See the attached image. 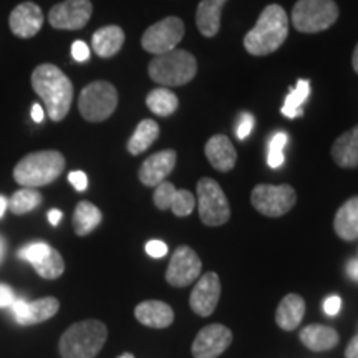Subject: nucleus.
Listing matches in <instances>:
<instances>
[{"label": "nucleus", "instance_id": "nucleus-1", "mask_svg": "<svg viewBox=\"0 0 358 358\" xmlns=\"http://www.w3.org/2000/svg\"><path fill=\"white\" fill-rule=\"evenodd\" d=\"M32 87L42 98L50 120L62 122L69 115L73 101V85L57 65H38L32 73Z\"/></svg>", "mask_w": 358, "mask_h": 358}, {"label": "nucleus", "instance_id": "nucleus-2", "mask_svg": "<svg viewBox=\"0 0 358 358\" xmlns=\"http://www.w3.org/2000/svg\"><path fill=\"white\" fill-rule=\"evenodd\" d=\"M289 35L287 12L277 3L264 8L261 17L244 37V48L250 55L266 57L279 50Z\"/></svg>", "mask_w": 358, "mask_h": 358}, {"label": "nucleus", "instance_id": "nucleus-3", "mask_svg": "<svg viewBox=\"0 0 358 358\" xmlns=\"http://www.w3.org/2000/svg\"><path fill=\"white\" fill-rule=\"evenodd\" d=\"M108 338V329L100 320L77 322L66 329L62 335L60 348L62 358H95Z\"/></svg>", "mask_w": 358, "mask_h": 358}, {"label": "nucleus", "instance_id": "nucleus-4", "mask_svg": "<svg viewBox=\"0 0 358 358\" xmlns=\"http://www.w3.org/2000/svg\"><path fill=\"white\" fill-rule=\"evenodd\" d=\"M65 158L58 151H37L22 158L13 168V178L20 186H47L64 173Z\"/></svg>", "mask_w": 358, "mask_h": 358}, {"label": "nucleus", "instance_id": "nucleus-5", "mask_svg": "<svg viewBox=\"0 0 358 358\" xmlns=\"http://www.w3.org/2000/svg\"><path fill=\"white\" fill-rule=\"evenodd\" d=\"M198 73V62L187 50H174L156 55L148 65V75L163 87H182Z\"/></svg>", "mask_w": 358, "mask_h": 358}, {"label": "nucleus", "instance_id": "nucleus-6", "mask_svg": "<svg viewBox=\"0 0 358 358\" xmlns=\"http://www.w3.org/2000/svg\"><path fill=\"white\" fill-rule=\"evenodd\" d=\"M338 20L334 0H299L292 8V24L302 34H319Z\"/></svg>", "mask_w": 358, "mask_h": 358}, {"label": "nucleus", "instance_id": "nucleus-7", "mask_svg": "<svg viewBox=\"0 0 358 358\" xmlns=\"http://www.w3.org/2000/svg\"><path fill=\"white\" fill-rule=\"evenodd\" d=\"M118 106V92L110 82L98 80L87 85L80 93V115L90 123L105 122Z\"/></svg>", "mask_w": 358, "mask_h": 358}, {"label": "nucleus", "instance_id": "nucleus-8", "mask_svg": "<svg viewBox=\"0 0 358 358\" xmlns=\"http://www.w3.org/2000/svg\"><path fill=\"white\" fill-rule=\"evenodd\" d=\"M196 204L199 209V217L206 226L216 227L229 221V201L224 194L219 182L211 178H203L198 182V198Z\"/></svg>", "mask_w": 358, "mask_h": 358}, {"label": "nucleus", "instance_id": "nucleus-9", "mask_svg": "<svg viewBox=\"0 0 358 358\" xmlns=\"http://www.w3.org/2000/svg\"><path fill=\"white\" fill-rule=\"evenodd\" d=\"M250 203L264 216L280 217L294 208L297 203V194L289 185H259L252 189Z\"/></svg>", "mask_w": 358, "mask_h": 358}, {"label": "nucleus", "instance_id": "nucleus-10", "mask_svg": "<svg viewBox=\"0 0 358 358\" xmlns=\"http://www.w3.org/2000/svg\"><path fill=\"white\" fill-rule=\"evenodd\" d=\"M185 22L181 19L166 17V19L156 22L143 34L141 47L153 55L171 52L185 37Z\"/></svg>", "mask_w": 358, "mask_h": 358}, {"label": "nucleus", "instance_id": "nucleus-11", "mask_svg": "<svg viewBox=\"0 0 358 358\" xmlns=\"http://www.w3.org/2000/svg\"><path fill=\"white\" fill-rule=\"evenodd\" d=\"M203 264L198 254L187 245H179L174 250L166 271V280L173 287H187L199 279Z\"/></svg>", "mask_w": 358, "mask_h": 358}, {"label": "nucleus", "instance_id": "nucleus-12", "mask_svg": "<svg viewBox=\"0 0 358 358\" xmlns=\"http://www.w3.org/2000/svg\"><path fill=\"white\" fill-rule=\"evenodd\" d=\"M93 6L90 0H65L48 12V22L58 30H80L92 19Z\"/></svg>", "mask_w": 358, "mask_h": 358}, {"label": "nucleus", "instance_id": "nucleus-13", "mask_svg": "<svg viewBox=\"0 0 358 358\" xmlns=\"http://www.w3.org/2000/svg\"><path fill=\"white\" fill-rule=\"evenodd\" d=\"M232 332L221 324H213L199 330L198 337L192 342L194 358H217L229 348Z\"/></svg>", "mask_w": 358, "mask_h": 358}, {"label": "nucleus", "instance_id": "nucleus-14", "mask_svg": "<svg viewBox=\"0 0 358 358\" xmlns=\"http://www.w3.org/2000/svg\"><path fill=\"white\" fill-rule=\"evenodd\" d=\"M219 297H221V280H219V275L214 274V272H208V274L198 279V284L192 289L189 306L192 312L198 313V315L209 317L216 310Z\"/></svg>", "mask_w": 358, "mask_h": 358}, {"label": "nucleus", "instance_id": "nucleus-15", "mask_svg": "<svg viewBox=\"0 0 358 358\" xmlns=\"http://www.w3.org/2000/svg\"><path fill=\"white\" fill-rule=\"evenodd\" d=\"M8 25H10L12 34L19 38H32L43 25L42 8L34 2L20 3L12 10Z\"/></svg>", "mask_w": 358, "mask_h": 358}, {"label": "nucleus", "instance_id": "nucleus-16", "mask_svg": "<svg viewBox=\"0 0 358 358\" xmlns=\"http://www.w3.org/2000/svg\"><path fill=\"white\" fill-rule=\"evenodd\" d=\"M178 155L174 150H164L159 153L151 155L150 158L143 161L138 178L145 186H158L164 181V178L176 166Z\"/></svg>", "mask_w": 358, "mask_h": 358}, {"label": "nucleus", "instance_id": "nucleus-17", "mask_svg": "<svg viewBox=\"0 0 358 358\" xmlns=\"http://www.w3.org/2000/svg\"><path fill=\"white\" fill-rule=\"evenodd\" d=\"M206 156L214 169L221 173L231 171L236 166L237 151L231 140L224 134H216L211 140L206 143Z\"/></svg>", "mask_w": 358, "mask_h": 358}, {"label": "nucleus", "instance_id": "nucleus-18", "mask_svg": "<svg viewBox=\"0 0 358 358\" xmlns=\"http://www.w3.org/2000/svg\"><path fill=\"white\" fill-rule=\"evenodd\" d=\"M134 317L140 324L151 329H166L174 322V312L166 302L146 301L138 303L134 308Z\"/></svg>", "mask_w": 358, "mask_h": 358}, {"label": "nucleus", "instance_id": "nucleus-19", "mask_svg": "<svg viewBox=\"0 0 358 358\" xmlns=\"http://www.w3.org/2000/svg\"><path fill=\"white\" fill-rule=\"evenodd\" d=\"M227 0H201L196 12V25L204 37H216L221 29V13Z\"/></svg>", "mask_w": 358, "mask_h": 358}, {"label": "nucleus", "instance_id": "nucleus-20", "mask_svg": "<svg viewBox=\"0 0 358 358\" xmlns=\"http://www.w3.org/2000/svg\"><path fill=\"white\" fill-rule=\"evenodd\" d=\"M306 313V301L297 294H289L282 299L275 312V322L282 330H295Z\"/></svg>", "mask_w": 358, "mask_h": 358}, {"label": "nucleus", "instance_id": "nucleus-21", "mask_svg": "<svg viewBox=\"0 0 358 358\" xmlns=\"http://www.w3.org/2000/svg\"><path fill=\"white\" fill-rule=\"evenodd\" d=\"M332 158L340 168L358 166V124L334 141Z\"/></svg>", "mask_w": 358, "mask_h": 358}, {"label": "nucleus", "instance_id": "nucleus-22", "mask_svg": "<svg viewBox=\"0 0 358 358\" xmlns=\"http://www.w3.org/2000/svg\"><path fill=\"white\" fill-rule=\"evenodd\" d=\"M124 43V32L118 25H106L98 29L93 34L92 47L93 52L101 58L115 57L116 53L122 50Z\"/></svg>", "mask_w": 358, "mask_h": 358}, {"label": "nucleus", "instance_id": "nucleus-23", "mask_svg": "<svg viewBox=\"0 0 358 358\" xmlns=\"http://www.w3.org/2000/svg\"><path fill=\"white\" fill-rule=\"evenodd\" d=\"M334 229L343 241L358 239V196L342 204L334 219Z\"/></svg>", "mask_w": 358, "mask_h": 358}, {"label": "nucleus", "instance_id": "nucleus-24", "mask_svg": "<svg viewBox=\"0 0 358 358\" xmlns=\"http://www.w3.org/2000/svg\"><path fill=\"white\" fill-rule=\"evenodd\" d=\"M338 334L332 327L325 325H308L301 332V342L308 350L325 352L334 348L338 343Z\"/></svg>", "mask_w": 358, "mask_h": 358}, {"label": "nucleus", "instance_id": "nucleus-25", "mask_svg": "<svg viewBox=\"0 0 358 358\" xmlns=\"http://www.w3.org/2000/svg\"><path fill=\"white\" fill-rule=\"evenodd\" d=\"M101 211L95 204L82 201L77 204L73 213V229L77 236H88L100 226L101 222Z\"/></svg>", "mask_w": 358, "mask_h": 358}, {"label": "nucleus", "instance_id": "nucleus-26", "mask_svg": "<svg viewBox=\"0 0 358 358\" xmlns=\"http://www.w3.org/2000/svg\"><path fill=\"white\" fill-rule=\"evenodd\" d=\"M159 136V124L155 120H143L128 141V151L133 156L145 153Z\"/></svg>", "mask_w": 358, "mask_h": 358}, {"label": "nucleus", "instance_id": "nucleus-27", "mask_svg": "<svg viewBox=\"0 0 358 358\" xmlns=\"http://www.w3.org/2000/svg\"><path fill=\"white\" fill-rule=\"evenodd\" d=\"M58 310H60V302L55 297H43L38 299V301L29 302L27 313L24 319L20 320V325L42 324V322H47L53 315H57Z\"/></svg>", "mask_w": 358, "mask_h": 358}, {"label": "nucleus", "instance_id": "nucleus-28", "mask_svg": "<svg viewBox=\"0 0 358 358\" xmlns=\"http://www.w3.org/2000/svg\"><path fill=\"white\" fill-rule=\"evenodd\" d=\"M146 106L153 111L155 115L163 116H171L174 111L178 110L179 106V100L178 96L174 95L171 90L168 88H155L151 90L150 95L146 96Z\"/></svg>", "mask_w": 358, "mask_h": 358}, {"label": "nucleus", "instance_id": "nucleus-29", "mask_svg": "<svg viewBox=\"0 0 358 358\" xmlns=\"http://www.w3.org/2000/svg\"><path fill=\"white\" fill-rule=\"evenodd\" d=\"M310 95V83L307 80H299L297 87L290 88V93L285 98L284 106L280 108V113L285 115L287 118H297L303 115L302 105Z\"/></svg>", "mask_w": 358, "mask_h": 358}, {"label": "nucleus", "instance_id": "nucleus-30", "mask_svg": "<svg viewBox=\"0 0 358 358\" xmlns=\"http://www.w3.org/2000/svg\"><path fill=\"white\" fill-rule=\"evenodd\" d=\"M42 194L35 189V187H22L17 192H13V196L8 199V209L13 214H27L34 211L35 208H38L42 204Z\"/></svg>", "mask_w": 358, "mask_h": 358}, {"label": "nucleus", "instance_id": "nucleus-31", "mask_svg": "<svg viewBox=\"0 0 358 358\" xmlns=\"http://www.w3.org/2000/svg\"><path fill=\"white\" fill-rule=\"evenodd\" d=\"M35 272L43 279H58L65 271L64 257L57 249H50L38 262L34 264Z\"/></svg>", "mask_w": 358, "mask_h": 358}, {"label": "nucleus", "instance_id": "nucleus-32", "mask_svg": "<svg viewBox=\"0 0 358 358\" xmlns=\"http://www.w3.org/2000/svg\"><path fill=\"white\" fill-rule=\"evenodd\" d=\"M289 143L287 133L279 131L272 136L271 143H268V155L267 163L271 168H280L284 164V148Z\"/></svg>", "mask_w": 358, "mask_h": 358}, {"label": "nucleus", "instance_id": "nucleus-33", "mask_svg": "<svg viewBox=\"0 0 358 358\" xmlns=\"http://www.w3.org/2000/svg\"><path fill=\"white\" fill-rule=\"evenodd\" d=\"M196 208V198L191 194L189 191L186 189H176V194H174L173 203H171V211L174 216L178 217H186L194 211Z\"/></svg>", "mask_w": 358, "mask_h": 358}, {"label": "nucleus", "instance_id": "nucleus-34", "mask_svg": "<svg viewBox=\"0 0 358 358\" xmlns=\"http://www.w3.org/2000/svg\"><path fill=\"white\" fill-rule=\"evenodd\" d=\"M174 194H176V187H174L173 182H168V181L159 182V185L156 186L155 194H153L156 208L161 209V211H166V209L171 208Z\"/></svg>", "mask_w": 358, "mask_h": 358}, {"label": "nucleus", "instance_id": "nucleus-35", "mask_svg": "<svg viewBox=\"0 0 358 358\" xmlns=\"http://www.w3.org/2000/svg\"><path fill=\"white\" fill-rule=\"evenodd\" d=\"M50 249L52 245H48L47 243H30L29 245H25V248L20 249L19 257L34 266V264L38 262Z\"/></svg>", "mask_w": 358, "mask_h": 358}, {"label": "nucleus", "instance_id": "nucleus-36", "mask_svg": "<svg viewBox=\"0 0 358 358\" xmlns=\"http://www.w3.org/2000/svg\"><path fill=\"white\" fill-rule=\"evenodd\" d=\"M254 128V116L250 113H244L241 116V122H239V127H237V138L239 140H245V138L249 136L250 131H252Z\"/></svg>", "mask_w": 358, "mask_h": 358}, {"label": "nucleus", "instance_id": "nucleus-37", "mask_svg": "<svg viewBox=\"0 0 358 358\" xmlns=\"http://www.w3.org/2000/svg\"><path fill=\"white\" fill-rule=\"evenodd\" d=\"M146 252L148 256L155 257V259H161L168 254V245L163 243V241H150L146 244Z\"/></svg>", "mask_w": 358, "mask_h": 358}, {"label": "nucleus", "instance_id": "nucleus-38", "mask_svg": "<svg viewBox=\"0 0 358 358\" xmlns=\"http://www.w3.org/2000/svg\"><path fill=\"white\" fill-rule=\"evenodd\" d=\"M71 57L77 62H87L90 58L88 45L82 42V40H77V42L71 45Z\"/></svg>", "mask_w": 358, "mask_h": 358}, {"label": "nucleus", "instance_id": "nucleus-39", "mask_svg": "<svg viewBox=\"0 0 358 358\" xmlns=\"http://www.w3.org/2000/svg\"><path fill=\"white\" fill-rule=\"evenodd\" d=\"M69 181L73 185V187L77 191H85L88 186V178L83 171H71L69 174Z\"/></svg>", "mask_w": 358, "mask_h": 358}, {"label": "nucleus", "instance_id": "nucleus-40", "mask_svg": "<svg viewBox=\"0 0 358 358\" xmlns=\"http://www.w3.org/2000/svg\"><path fill=\"white\" fill-rule=\"evenodd\" d=\"M15 299V294H13V290L8 285L0 284V307H12Z\"/></svg>", "mask_w": 358, "mask_h": 358}, {"label": "nucleus", "instance_id": "nucleus-41", "mask_svg": "<svg viewBox=\"0 0 358 358\" xmlns=\"http://www.w3.org/2000/svg\"><path fill=\"white\" fill-rule=\"evenodd\" d=\"M340 306H342V301H340V297H337V295H332V297H329L324 302V310H325L327 315L334 317V315H337V313H338Z\"/></svg>", "mask_w": 358, "mask_h": 358}, {"label": "nucleus", "instance_id": "nucleus-42", "mask_svg": "<svg viewBox=\"0 0 358 358\" xmlns=\"http://www.w3.org/2000/svg\"><path fill=\"white\" fill-rule=\"evenodd\" d=\"M345 358H358V335L352 338L345 350Z\"/></svg>", "mask_w": 358, "mask_h": 358}, {"label": "nucleus", "instance_id": "nucleus-43", "mask_svg": "<svg viewBox=\"0 0 358 358\" xmlns=\"http://www.w3.org/2000/svg\"><path fill=\"white\" fill-rule=\"evenodd\" d=\"M347 274L352 280L358 282V261L357 259H352V261L347 264Z\"/></svg>", "mask_w": 358, "mask_h": 358}, {"label": "nucleus", "instance_id": "nucleus-44", "mask_svg": "<svg viewBox=\"0 0 358 358\" xmlns=\"http://www.w3.org/2000/svg\"><path fill=\"white\" fill-rule=\"evenodd\" d=\"M32 118H34L35 123H42L43 122V108H42V105H38V103H34Z\"/></svg>", "mask_w": 358, "mask_h": 358}, {"label": "nucleus", "instance_id": "nucleus-45", "mask_svg": "<svg viewBox=\"0 0 358 358\" xmlns=\"http://www.w3.org/2000/svg\"><path fill=\"white\" fill-rule=\"evenodd\" d=\"M62 214L60 209H52V211H48V221H50L52 226H58V222L62 221Z\"/></svg>", "mask_w": 358, "mask_h": 358}, {"label": "nucleus", "instance_id": "nucleus-46", "mask_svg": "<svg viewBox=\"0 0 358 358\" xmlns=\"http://www.w3.org/2000/svg\"><path fill=\"white\" fill-rule=\"evenodd\" d=\"M7 208H8V199L6 198V196H0V217H3Z\"/></svg>", "mask_w": 358, "mask_h": 358}, {"label": "nucleus", "instance_id": "nucleus-47", "mask_svg": "<svg viewBox=\"0 0 358 358\" xmlns=\"http://www.w3.org/2000/svg\"><path fill=\"white\" fill-rule=\"evenodd\" d=\"M352 65H353V70L358 73V43L355 47V50H353V57H352Z\"/></svg>", "mask_w": 358, "mask_h": 358}, {"label": "nucleus", "instance_id": "nucleus-48", "mask_svg": "<svg viewBox=\"0 0 358 358\" xmlns=\"http://www.w3.org/2000/svg\"><path fill=\"white\" fill-rule=\"evenodd\" d=\"M3 256H6V241H3V237L0 236V262H2Z\"/></svg>", "mask_w": 358, "mask_h": 358}, {"label": "nucleus", "instance_id": "nucleus-49", "mask_svg": "<svg viewBox=\"0 0 358 358\" xmlns=\"http://www.w3.org/2000/svg\"><path fill=\"white\" fill-rule=\"evenodd\" d=\"M118 358H134V357L131 355V353H123V355L118 357Z\"/></svg>", "mask_w": 358, "mask_h": 358}]
</instances>
